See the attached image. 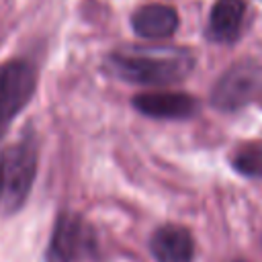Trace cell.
I'll return each mask as SVG.
<instances>
[{"label": "cell", "mask_w": 262, "mask_h": 262, "mask_svg": "<svg viewBox=\"0 0 262 262\" xmlns=\"http://www.w3.org/2000/svg\"><path fill=\"white\" fill-rule=\"evenodd\" d=\"M108 72L129 84L168 86L184 80L194 68V55L184 47H131L106 57Z\"/></svg>", "instance_id": "6da1fadb"}, {"label": "cell", "mask_w": 262, "mask_h": 262, "mask_svg": "<svg viewBox=\"0 0 262 262\" xmlns=\"http://www.w3.org/2000/svg\"><path fill=\"white\" fill-rule=\"evenodd\" d=\"M246 16L244 0H217L209 16V37L221 43L235 41Z\"/></svg>", "instance_id": "9c48e42d"}, {"label": "cell", "mask_w": 262, "mask_h": 262, "mask_svg": "<svg viewBox=\"0 0 262 262\" xmlns=\"http://www.w3.org/2000/svg\"><path fill=\"white\" fill-rule=\"evenodd\" d=\"M233 168L252 178H262V143H248L233 156Z\"/></svg>", "instance_id": "30bf717a"}, {"label": "cell", "mask_w": 262, "mask_h": 262, "mask_svg": "<svg viewBox=\"0 0 262 262\" xmlns=\"http://www.w3.org/2000/svg\"><path fill=\"white\" fill-rule=\"evenodd\" d=\"M0 201H2V182H0Z\"/></svg>", "instance_id": "8fae6325"}, {"label": "cell", "mask_w": 262, "mask_h": 262, "mask_svg": "<svg viewBox=\"0 0 262 262\" xmlns=\"http://www.w3.org/2000/svg\"><path fill=\"white\" fill-rule=\"evenodd\" d=\"M133 106L151 119H188L199 111V102L184 92H143L133 96Z\"/></svg>", "instance_id": "8992f818"}, {"label": "cell", "mask_w": 262, "mask_h": 262, "mask_svg": "<svg viewBox=\"0 0 262 262\" xmlns=\"http://www.w3.org/2000/svg\"><path fill=\"white\" fill-rule=\"evenodd\" d=\"M133 31L145 39H164L178 29V12L166 4H145L131 16Z\"/></svg>", "instance_id": "ba28073f"}, {"label": "cell", "mask_w": 262, "mask_h": 262, "mask_svg": "<svg viewBox=\"0 0 262 262\" xmlns=\"http://www.w3.org/2000/svg\"><path fill=\"white\" fill-rule=\"evenodd\" d=\"M37 172V147L33 139H23L10 145L0 156V182H2V205L6 211H16L35 180Z\"/></svg>", "instance_id": "7a4b0ae2"}, {"label": "cell", "mask_w": 262, "mask_h": 262, "mask_svg": "<svg viewBox=\"0 0 262 262\" xmlns=\"http://www.w3.org/2000/svg\"><path fill=\"white\" fill-rule=\"evenodd\" d=\"M235 262H242V260H235Z\"/></svg>", "instance_id": "7c38bea8"}, {"label": "cell", "mask_w": 262, "mask_h": 262, "mask_svg": "<svg viewBox=\"0 0 262 262\" xmlns=\"http://www.w3.org/2000/svg\"><path fill=\"white\" fill-rule=\"evenodd\" d=\"M262 88V74L254 63H235L231 66L215 84L211 92V102L219 111H237Z\"/></svg>", "instance_id": "277c9868"}, {"label": "cell", "mask_w": 262, "mask_h": 262, "mask_svg": "<svg viewBox=\"0 0 262 262\" xmlns=\"http://www.w3.org/2000/svg\"><path fill=\"white\" fill-rule=\"evenodd\" d=\"M35 86L37 74L27 59H10L0 66V139L12 119L29 104Z\"/></svg>", "instance_id": "3957f363"}, {"label": "cell", "mask_w": 262, "mask_h": 262, "mask_svg": "<svg viewBox=\"0 0 262 262\" xmlns=\"http://www.w3.org/2000/svg\"><path fill=\"white\" fill-rule=\"evenodd\" d=\"M86 242L84 221L74 213L59 215L47 246V262H78Z\"/></svg>", "instance_id": "5b68a950"}, {"label": "cell", "mask_w": 262, "mask_h": 262, "mask_svg": "<svg viewBox=\"0 0 262 262\" xmlns=\"http://www.w3.org/2000/svg\"><path fill=\"white\" fill-rule=\"evenodd\" d=\"M149 250L158 262H190L194 242L188 229L180 225H164L151 235Z\"/></svg>", "instance_id": "52a82bcc"}]
</instances>
